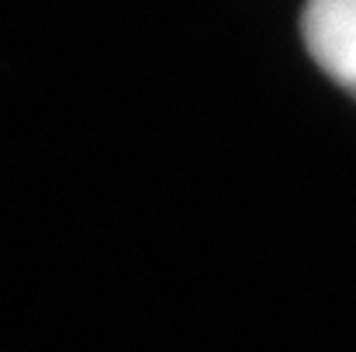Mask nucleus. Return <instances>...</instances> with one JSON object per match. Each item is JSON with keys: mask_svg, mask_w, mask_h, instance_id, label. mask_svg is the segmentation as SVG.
Masks as SVG:
<instances>
[{"mask_svg": "<svg viewBox=\"0 0 356 352\" xmlns=\"http://www.w3.org/2000/svg\"><path fill=\"white\" fill-rule=\"evenodd\" d=\"M301 35L318 69L356 97V0H308Z\"/></svg>", "mask_w": 356, "mask_h": 352, "instance_id": "1", "label": "nucleus"}]
</instances>
